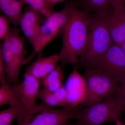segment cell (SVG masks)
<instances>
[{"instance_id":"9c48e42d","label":"cell","mask_w":125,"mask_h":125,"mask_svg":"<svg viewBox=\"0 0 125 125\" xmlns=\"http://www.w3.org/2000/svg\"><path fill=\"white\" fill-rule=\"evenodd\" d=\"M67 94V102L69 107L83 105L87 96L86 83L83 76L74 67L65 84Z\"/></svg>"},{"instance_id":"52a82bcc","label":"cell","mask_w":125,"mask_h":125,"mask_svg":"<svg viewBox=\"0 0 125 125\" xmlns=\"http://www.w3.org/2000/svg\"><path fill=\"white\" fill-rule=\"evenodd\" d=\"M93 68L102 70L120 82L125 79V55L120 45L113 43Z\"/></svg>"},{"instance_id":"30bf717a","label":"cell","mask_w":125,"mask_h":125,"mask_svg":"<svg viewBox=\"0 0 125 125\" xmlns=\"http://www.w3.org/2000/svg\"><path fill=\"white\" fill-rule=\"evenodd\" d=\"M42 15L40 12L29 6L23 13L19 23L23 33L34 50L38 40Z\"/></svg>"},{"instance_id":"3957f363","label":"cell","mask_w":125,"mask_h":125,"mask_svg":"<svg viewBox=\"0 0 125 125\" xmlns=\"http://www.w3.org/2000/svg\"><path fill=\"white\" fill-rule=\"evenodd\" d=\"M81 106L54 109L43 104L32 108L21 107L17 125H63L70 119L77 118Z\"/></svg>"},{"instance_id":"7c38bea8","label":"cell","mask_w":125,"mask_h":125,"mask_svg":"<svg viewBox=\"0 0 125 125\" xmlns=\"http://www.w3.org/2000/svg\"><path fill=\"white\" fill-rule=\"evenodd\" d=\"M59 62V54L45 57L40 54L36 60L26 68L24 73L41 80L57 66Z\"/></svg>"},{"instance_id":"4fadbf2b","label":"cell","mask_w":125,"mask_h":125,"mask_svg":"<svg viewBox=\"0 0 125 125\" xmlns=\"http://www.w3.org/2000/svg\"><path fill=\"white\" fill-rule=\"evenodd\" d=\"M0 54L6 67L7 82L13 85L18 84L20 83V74L22 67L16 62L7 38L0 44Z\"/></svg>"},{"instance_id":"f1b7e54d","label":"cell","mask_w":125,"mask_h":125,"mask_svg":"<svg viewBox=\"0 0 125 125\" xmlns=\"http://www.w3.org/2000/svg\"></svg>"},{"instance_id":"f546056e","label":"cell","mask_w":125,"mask_h":125,"mask_svg":"<svg viewBox=\"0 0 125 125\" xmlns=\"http://www.w3.org/2000/svg\"></svg>"},{"instance_id":"603a6c76","label":"cell","mask_w":125,"mask_h":125,"mask_svg":"<svg viewBox=\"0 0 125 125\" xmlns=\"http://www.w3.org/2000/svg\"><path fill=\"white\" fill-rule=\"evenodd\" d=\"M117 93L123 100L125 108V79L120 82V88Z\"/></svg>"},{"instance_id":"5bb4252c","label":"cell","mask_w":125,"mask_h":125,"mask_svg":"<svg viewBox=\"0 0 125 125\" xmlns=\"http://www.w3.org/2000/svg\"><path fill=\"white\" fill-rule=\"evenodd\" d=\"M37 99L48 107H69L67 92L63 85L55 91H49L43 88L39 90Z\"/></svg>"},{"instance_id":"7a4b0ae2","label":"cell","mask_w":125,"mask_h":125,"mask_svg":"<svg viewBox=\"0 0 125 125\" xmlns=\"http://www.w3.org/2000/svg\"><path fill=\"white\" fill-rule=\"evenodd\" d=\"M106 15H91L87 47L75 65L76 69L94 68L113 43L107 23Z\"/></svg>"},{"instance_id":"ac0fdd59","label":"cell","mask_w":125,"mask_h":125,"mask_svg":"<svg viewBox=\"0 0 125 125\" xmlns=\"http://www.w3.org/2000/svg\"><path fill=\"white\" fill-rule=\"evenodd\" d=\"M6 105L23 106L16 94L13 85L8 82L1 84L0 87V106Z\"/></svg>"},{"instance_id":"44dd1931","label":"cell","mask_w":125,"mask_h":125,"mask_svg":"<svg viewBox=\"0 0 125 125\" xmlns=\"http://www.w3.org/2000/svg\"><path fill=\"white\" fill-rule=\"evenodd\" d=\"M7 17L5 16L0 15V39L4 41L7 38L9 34L10 28L9 27L10 23Z\"/></svg>"},{"instance_id":"5b68a950","label":"cell","mask_w":125,"mask_h":125,"mask_svg":"<svg viewBox=\"0 0 125 125\" xmlns=\"http://www.w3.org/2000/svg\"><path fill=\"white\" fill-rule=\"evenodd\" d=\"M87 96L83 107H88L109 98L118 92L120 83L116 79L97 68L87 69L83 74Z\"/></svg>"},{"instance_id":"cb8c5ba5","label":"cell","mask_w":125,"mask_h":125,"mask_svg":"<svg viewBox=\"0 0 125 125\" xmlns=\"http://www.w3.org/2000/svg\"><path fill=\"white\" fill-rule=\"evenodd\" d=\"M111 1L113 8L119 5L125 4V0H111Z\"/></svg>"},{"instance_id":"6da1fadb","label":"cell","mask_w":125,"mask_h":125,"mask_svg":"<svg viewBox=\"0 0 125 125\" xmlns=\"http://www.w3.org/2000/svg\"><path fill=\"white\" fill-rule=\"evenodd\" d=\"M91 15L74 7L61 30L62 46L60 54L62 66L75 65L84 53L88 38V27Z\"/></svg>"},{"instance_id":"8fae6325","label":"cell","mask_w":125,"mask_h":125,"mask_svg":"<svg viewBox=\"0 0 125 125\" xmlns=\"http://www.w3.org/2000/svg\"><path fill=\"white\" fill-rule=\"evenodd\" d=\"M113 42L120 45L125 40V8L122 4L115 6L106 16Z\"/></svg>"},{"instance_id":"4316f807","label":"cell","mask_w":125,"mask_h":125,"mask_svg":"<svg viewBox=\"0 0 125 125\" xmlns=\"http://www.w3.org/2000/svg\"><path fill=\"white\" fill-rule=\"evenodd\" d=\"M115 125H125V123H123L118 119H117L115 121Z\"/></svg>"},{"instance_id":"83f0119b","label":"cell","mask_w":125,"mask_h":125,"mask_svg":"<svg viewBox=\"0 0 125 125\" xmlns=\"http://www.w3.org/2000/svg\"><path fill=\"white\" fill-rule=\"evenodd\" d=\"M64 125H81V124L77 122L76 123H74V124H71V123H69L68 122H66L65 123Z\"/></svg>"},{"instance_id":"277c9868","label":"cell","mask_w":125,"mask_h":125,"mask_svg":"<svg viewBox=\"0 0 125 125\" xmlns=\"http://www.w3.org/2000/svg\"><path fill=\"white\" fill-rule=\"evenodd\" d=\"M125 111L124 102L117 92L104 101L81 108L76 119L83 125H100L106 122H115Z\"/></svg>"},{"instance_id":"ba28073f","label":"cell","mask_w":125,"mask_h":125,"mask_svg":"<svg viewBox=\"0 0 125 125\" xmlns=\"http://www.w3.org/2000/svg\"><path fill=\"white\" fill-rule=\"evenodd\" d=\"M41 84L40 80L24 73L23 81L18 84L13 85L16 94L23 106L30 108L37 104L36 100Z\"/></svg>"},{"instance_id":"e0dca14e","label":"cell","mask_w":125,"mask_h":125,"mask_svg":"<svg viewBox=\"0 0 125 125\" xmlns=\"http://www.w3.org/2000/svg\"><path fill=\"white\" fill-rule=\"evenodd\" d=\"M64 78V74L61 67L57 66L41 80V83L45 89L55 91L63 85Z\"/></svg>"},{"instance_id":"484cf974","label":"cell","mask_w":125,"mask_h":125,"mask_svg":"<svg viewBox=\"0 0 125 125\" xmlns=\"http://www.w3.org/2000/svg\"><path fill=\"white\" fill-rule=\"evenodd\" d=\"M120 45L122 51L125 55V40Z\"/></svg>"},{"instance_id":"d6986e66","label":"cell","mask_w":125,"mask_h":125,"mask_svg":"<svg viewBox=\"0 0 125 125\" xmlns=\"http://www.w3.org/2000/svg\"><path fill=\"white\" fill-rule=\"evenodd\" d=\"M22 107L10 106L9 107L0 112V125H10L17 119L21 109Z\"/></svg>"},{"instance_id":"d4e9b609","label":"cell","mask_w":125,"mask_h":125,"mask_svg":"<svg viewBox=\"0 0 125 125\" xmlns=\"http://www.w3.org/2000/svg\"><path fill=\"white\" fill-rule=\"evenodd\" d=\"M47 4L50 7H51L52 6L58 2H60L63 0H45Z\"/></svg>"},{"instance_id":"4dcf8cb0","label":"cell","mask_w":125,"mask_h":125,"mask_svg":"<svg viewBox=\"0 0 125 125\" xmlns=\"http://www.w3.org/2000/svg\"></svg>"},{"instance_id":"8992f818","label":"cell","mask_w":125,"mask_h":125,"mask_svg":"<svg viewBox=\"0 0 125 125\" xmlns=\"http://www.w3.org/2000/svg\"><path fill=\"white\" fill-rule=\"evenodd\" d=\"M73 3L65 6L62 10L54 11L49 17L46 18L43 24L40 26L37 43L33 53H40L43 49L53 40L64 27L71 12L74 8Z\"/></svg>"},{"instance_id":"7402d4cb","label":"cell","mask_w":125,"mask_h":125,"mask_svg":"<svg viewBox=\"0 0 125 125\" xmlns=\"http://www.w3.org/2000/svg\"><path fill=\"white\" fill-rule=\"evenodd\" d=\"M0 82L1 85L7 83V72L4 60L0 54Z\"/></svg>"},{"instance_id":"9a60e30c","label":"cell","mask_w":125,"mask_h":125,"mask_svg":"<svg viewBox=\"0 0 125 125\" xmlns=\"http://www.w3.org/2000/svg\"><path fill=\"white\" fill-rule=\"evenodd\" d=\"M24 5L20 0H0L1 10L14 28H16L19 25Z\"/></svg>"},{"instance_id":"2e32d148","label":"cell","mask_w":125,"mask_h":125,"mask_svg":"<svg viewBox=\"0 0 125 125\" xmlns=\"http://www.w3.org/2000/svg\"><path fill=\"white\" fill-rule=\"evenodd\" d=\"M78 4L87 13L107 15L113 10L111 0H78Z\"/></svg>"},{"instance_id":"ffe728a7","label":"cell","mask_w":125,"mask_h":125,"mask_svg":"<svg viewBox=\"0 0 125 125\" xmlns=\"http://www.w3.org/2000/svg\"><path fill=\"white\" fill-rule=\"evenodd\" d=\"M24 4H28L30 7L40 12L46 18L49 17L53 12L51 7L47 4L45 0H20Z\"/></svg>"},{"instance_id":"1f68e13d","label":"cell","mask_w":125,"mask_h":125,"mask_svg":"<svg viewBox=\"0 0 125 125\" xmlns=\"http://www.w3.org/2000/svg\"></svg>"}]
</instances>
